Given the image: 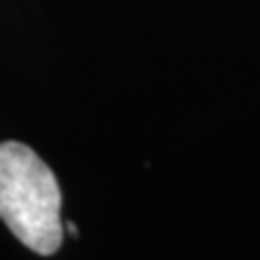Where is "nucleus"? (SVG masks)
<instances>
[{
  "label": "nucleus",
  "mask_w": 260,
  "mask_h": 260,
  "mask_svg": "<svg viewBox=\"0 0 260 260\" xmlns=\"http://www.w3.org/2000/svg\"><path fill=\"white\" fill-rule=\"evenodd\" d=\"M0 219L39 255L63 243L60 188L48 164L22 142H0Z\"/></svg>",
  "instance_id": "1"
},
{
  "label": "nucleus",
  "mask_w": 260,
  "mask_h": 260,
  "mask_svg": "<svg viewBox=\"0 0 260 260\" xmlns=\"http://www.w3.org/2000/svg\"><path fill=\"white\" fill-rule=\"evenodd\" d=\"M65 229H68V232L73 234V236H80V232H77V224H73V222H68V224H65Z\"/></svg>",
  "instance_id": "2"
}]
</instances>
